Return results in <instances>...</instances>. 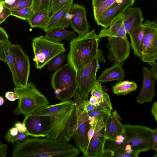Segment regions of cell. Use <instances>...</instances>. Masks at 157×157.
I'll return each mask as SVG.
<instances>
[{
	"label": "cell",
	"instance_id": "ab89813d",
	"mask_svg": "<svg viewBox=\"0 0 157 157\" xmlns=\"http://www.w3.org/2000/svg\"><path fill=\"white\" fill-rule=\"evenodd\" d=\"M10 15H11L10 10L8 7L4 6L3 10L0 13V24L4 21Z\"/></svg>",
	"mask_w": 157,
	"mask_h": 157
},
{
	"label": "cell",
	"instance_id": "9a60e30c",
	"mask_svg": "<svg viewBox=\"0 0 157 157\" xmlns=\"http://www.w3.org/2000/svg\"><path fill=\"white\" fill-rule=\"evenodd\" d=\"M70 12L72 15L70 25L74 31L78 35L88 33L90 26L86 17L87 11L84 6L73 3Z\"/></svg>",
	"mask_w": 157,
	"mask_h": 157
},
{
	"label": "cell",
	"instance_id": "cb8c5ba5",
	"mask_svg": "<svg viewBox=\"0 0 157 157\" xmlns=\"http://www.w3.org/2000/svg\"><path fill=\"white\" fill-rule=\"evenodd\" d=\"M75 105L74 100H69L52 105H47L40 109L33 114L47 116L68 109Z\"/></svg>",
	"mask_w": 157,
	"mask_h": 157
},
{
	"label": "cell",
	"instance_id": "ee69618b",
	"mask_svg": "<svg viewBox=\"0 0 157 157\" xmlns=\"http://www.w3.org/2000/svg\"><path fill=\"white\" fill-rule=\"evenodd\" d=\"M0 60L7 64L6 57L2 41H0Z\"/></svg>",
	"mask_w": 157,
	"mask_h": 157
},
{
	"label": "cell",
	"instance_id": "11a10c76",
	"mask_svg": "<svg viewBox=\"0 0 157 157\" xmlns=\"http://www.w3.org/2000/svg\"><path fill=\"white\" fill-rule=\"evenodd\" d=\"M95 121V118L92 117L91 119L89 121V124L91 127L93 126Z\"/></svg>",
	"mask_w": 157,
	"mask_h": 157
},
{
	"label": "cell",
	"instance_id": "7402d4cb",
	"mask_svg": "<svg viewBox=\"0 0 157 157\" xmlns=\"http://www.w3.org/2000/svg\"><path fill=\"white\" fill-rule=\"evenodd\" d=\"M131 39V45L134 55L141 58L144 36V28L142 25L128 33Z\"/></svg>",
	"mask_w": 157,
	"mask_h": 157
},
{
	"label": "cell",
	"instance_id": "8d00e7d4",
	"mask_svg": "<svg viewBox=\"0 0 157 157\" xmlns=\"http://www.w3.org/2000/svg\"><path fill=\"white\" fill-rule=\"evenodd\" d=\"M28 136H29L26 132H19L17 135L15 136H12L6 133L5 136V139L7 142L13 144L25 140Z\"/></svg>",
	"mask_w": 157,
	"mask_h": 157
},
{
	"label": "cell",
	"instance_id": "c3c4849f",
	"mask_svg": "<svg viewBox=\"0 0 157 157\" xmlns=\"http://www.w3.org/2000/svg\"><path fill=\"white\" fill-rule=\"evenodd\" d=\"M151 112L155 121L157 122V102H154L151 109Z\"/></svg>",
	"mask_w": 157,
	"mask_h": 157
},
{
	"label": "cell",
	"instance_id": "7a4b0ae2",
	"mask_svg": "<svg viewBox=\"0 0 157 157\" xmlns=\"http://www.w3.org/2000/svg\"><path fill=\"white\" fill-rule=\"evenodd\" d=\"M100 39L94 29L71 40L67 62L76 73L90 62L101 51L98 48Z\"/></svg>",
	"mask_w": 157,
	"mask_h": 157
},
{
	"label": "cell",
	"instance_id": "f546056e",
	"mask_svg": "<svg viewBox=\"0 0 157 157\" xmlns=\"http://www.w3.org/2000/svg\"><path fill=\"white\" fill-rule=\"evenodd\" d=\"M10 10L11 15L27 21L29 20L33 13L32 6L18 9L11 10Z\"/></svg>",
	"mask_w": 157,
	"mask_h": 157
},
{
	"label": "cell",
	"instance_id": "8fae6325",
	"mask_svg": "<svg viewBox=\"0 0 157 157\" xmlns=\"http://www.w3.org/2000/svg\"><path fill=\"white\" fill-rule=\"evenodd\" d=\"M143 25L144 36L141 59L143 62L147 63L152 67H157V22L147 20Z\"/></svg>",
	"mask_w": 157,
	"mask_h": 157
},
{
	"label": "cell",
	"instance_id": "5bb4252c",
	"mask_svg": "<svg viewBox=\"0 0 157 157\" xmlns=\"http://www.w3.org/2000/svg\"><path fill=\"white\" fill-rule=\"evenodd\" d=\"M143 80L140 93L136 102L141 105L146 102H151L155 96V84L157 79L151 69L145 67H143Z\"/></svg>",
	"mask_w": 157,
	"mask_h": 157
},
{
	"label": "cell",
	"instance_id": "60d3db41",
	"mask_svg": "<svg viewBox=\"0 0 157 157\" xmlns=\"http://www.w3.org/2000/svg\"><path fill=\"white\" fill-rule=\"evenodd\" d=\"M151 136L152 139L153 144L151 147V149L155 151L157 153V129L155 128L152 129L151 131Z\"/></svg>",
	"mask_w": 157,
	"mask_h": 157
},
{
	"label": "cell",
	"instance_id": "d4e9b609",
	"mask_svg": "<svg viewBox=\"0 0 157 157\" xmlns=\"http://www.w3.org/2000/svg\"><path fill=\"white\" fill-rule=\"evenodd\" d=\"M6 54L8 64L11 72L13 80L15 87H21L15 70L11 52L12 44L8 39L2 41Z\"/></svg>",
	"mask_w": 157,
	"mask_h": 157
},
{
	"label": "cell",
	"instance_id": "e0dca14e",
	"mask_svg": "<svg viewBox=\"0 0 157 157\" xmlns=\"http://www.w3.org/2000/svg\"><path fill=\"white\" fill-rule=\"evenodd\" d=\"M74 0H69L62 6L52 13L43 29L45 33L52 29L60 28H67L70 25V21L66 17L69 12Z\"/></svg>",
	"mask_w": 157,
	"mask_h": 157
},
{
	"label": "cell",
	"instance_id": "9c48e42d",
	"mask_svg": "<svg viewBox=\"0 0 157 157\" xmlns=\"http://www.w3.org/2000/svg\"><path fill=\"white\" fill-rule=\"evenodd\" d=\"M73 98L75 105L77 125L76 131L72 138L74 139L77 147L83 153L89 143L87 133L91 127L88 119L89 116L84 109L83 100L78 91Z\"/></svg>",
	"mask_w": 157,
	"mask_h": 157
},
{
	"label": "cell",
	"instance_id": "74e56055",
	"mask_svg": "<svg viewBox=\"0 0 157 157\" xmlns=\"http://www.w3.org/2000/svg\"><path fill=\"white\" fill-rule=\"evenodd\" d=\"M69 0H52L50 12L53 13L59 9Z\"/></svg>",
	"mask_w": 157,
	"mask_h": 157
},
{
	"label": "cell",
	"instance_id": "3957f363",
	"mask_svg": "<svg viewBox=\"0 0 157 157\" xmlns=\"http://www.w3.org/2000/svg\"><path fill=\"white\" fill-rule=\"evenodd\" d=\"M13 91L19 97L18 105L14 111L16 115L23 114L26 117L49 104L46 97L39 90L33 82H28L23 86L15 87Z\"/></svg>",
	"mask_w": 157,
	"mask_h": 157
},
{
	"label": "cell",
	"instance_id": "6f0895ef",
	"mask_svg": "<svg viewBox=\"0 0 157 157\" xmlns=\"http://www.w3.org/2000/svg\"><path fill=\"white\" fill-rule=\"evenodd\" d=\"M4 8V6L2 2H0V13L2 12Z\"/></svg>",
	"mask_w": 157,
	"mask_h": 157
},
{
	"label": "cell",
	"instance_id": "9f6ffc18",
	"mask_svg": "<svg viewBox=\"0 0 157 157\" xmlns=\"http://www.w3.org/2000/svg\"><path fill=\"white\" fill-rule=\"evenodd\" d=\"M4 102V100L3 98L0 96V106L2 105Z\"/></svg>",
	"mask_w": 157,
	"mask_h": 157
},
{
	"label": "cell",
	"instance_id": "f1b7e54d",
	"mask_svg": "<svg viewBox=\"0 0 157 157\" xmlns=\"http://www.w3.org/2000/svg\"><path fill=\"white\" fill-rule=\"evenodd\" d=\"M60 54L54 58L48 64L49 71H56L60 68L67 58L66 54Z\"/></svg>",
	"mask_w": 157,
	"mask_h": 157
},
{
	"label": "cell",
	"instance_id": "ba28073f",
	"mask_svg": "<svg viewBox=\"0 0 157 157\" xmlns=\"http://www.w3.org/2000/svg\"><path fill=\"white\" fill-rule=\"evenodd\" d=\"M75 110V105L68 109L49 116L51 123L46 137L64 143L71 138L70 135V124Z\"/></svg>",
	"mask_w": 157,
	"mask_h": 157
},
{
	"label": "cell",
	"instance_id": "7c38bea8",
	"mask_svg": "<svg viewBox=\"0 0 157 157\" xmlns=\"http://www.w3.org/2000/svg\"><path fill=\"white\" fill-rule=\"evenodd\" d=\"M11 52L16 73L21 86L28 83L30 72L29 57L22 48L17 44H13Z\"/></svg>",
	"mask_w": 157,
	"mask_h": 157
},
{
	"label": "cell",
	"instance_id": "f6af8a7d",
	"mask_svg": "<svg viewBox=\"0 0 157 157\" xmlns=\"http://www.w3.org/2000/svg\"><path fill=\"white\" fill-rule=\"evenodd\" d=\"M14 127L17 129L19 132L24 133L26 131V128L23 123L17 122L15 123Z\"/></svg>",
	"mask_w": 157,
	"mask_h": 157
},
{
	"label": "cell",
	"instance_id": "30bf717a",
	"mask_svg": "<svg viewBox=\"0 0 157 157\" xmlns=\"http://www.w3.org/2000/svg\"><path fill=\"white\" fill-rule=\"evenodd\" d=\"M107 46L109 59L122 65L129 55L131 46L123 24L115 35L108 37Z\"/></svg>",
	"mask_w": 157,
	"mask_h": 157
},
{
	"label": "cell",
	"instance_id": "f5cc1de1",
	"mask_svg": "<svg viewBox=\"0 0 157 157\" xmlns=\"http://www.w3.org/2000/svg\"><path fill=\"white\" fill-rule=\"evenodd\" d=\"M89 102V103L94 105H97L98 104V102L97 98L92 95L90 98Z\"/></svg>",
	"mask_w": 157,
	"mask_h": 157
},
{
	"label": "cell",
	"instance_id": "1f68e13d",
	"mask_svg": "<svg viewBox=\"0 0 157 157\" xmlns=\"http://www.w3.org/2000/svg\"><path fill=\"white\" fill-rule=\"evenodd\" d=\"M116 0H107L97 7L93 8V13L95 21L116 2Z\"/></svg>",
	"mask_w": 157,
	"mask_h": 157
},
{
	"label": "cell",
	"instance_id": "bcb514c9",
	"mask_svg": "<svg viewBox=\"0 0 157 157\" xmlns=\"http://www.w3.org/2000/svg\"><path fill=\"white\" fill-rule=\"evenodd\" d=\"M83 103L84 109L87 112L95 109L97 106V105H94L89 103L88 100L83 101Z\"/></svg>",
	"mask_w": 157,
	"mask_h": 157
},
{
	"label": "cell",
	"instance_id": "603a6c76",
	"mask_svg": "<svg viewBox=\"0 0 157 157\" xmlns=\"http://www.w3.org/2000/svg\"><path fill=\"white\" fill-rule=\"evenodd\" d=\"M65 28H60L53 29L46 33L44 36L52 41L61 43L63 40H72L76 37L75 31L66 30Z\"/></svg>",
	"mask_w": 157,
	"mask_h": 157
},
{
	"label": "cell",
	"instance_id": "d6986e66",
	"mask_svg": "<svg viewBox=\"0 0 157 157\" xmlns=\"http://www.w3.org/2000/svg\"><path fill=\"white\" fill-rule=\"evenodd\" d=\"M106 139L105 134L94 132V136L89 143L85 151L82 153V156L102 157L104 154V144Z\"/></svg>",
	"mask_w": 157,
	"mask_h": 157
},
{
	"label": "cell",
	"instance_id": "e575fe53",
	"mask_svg": "<svg viewBox=\"0 0 157 157\" xmlns=\"http://www.w3.org/2000/svg\"><path fill=\"white\" fill-rule=\"evenodd\" d=\"M111 113V112L105 110L98 105H97V106L95 109L88 112L89 116L94 117L98 119L105 116L110 115Z\"/></svg>",
	"mask_w": 157,
	"mask_h": 157
},
{
	"label": "cell",
	"instance_id": "836d02e7",
	"mask_svg": "<svg viewBox=\"0 0 157 157\" xmlns=\"http://www.w3.org/2000/svg\"><path fill=\"white\" fill-rule=\"evenodd\" d=\"M90 92L91 95L97 98L98 104L101 101L105 92L102 89L101 82H99L98 80H97L94 86Z\"/></svg>",
	"mask_w": 157,
	"mask_h": 157
},
{
	"label": "cell",
	"instance_id": "ac0fdd59",
	"mask_svg": "<svg viewBox=\"0 0 157 157\" xmlns=\"http://www.w3.org/2000/svg\"><path fill=\"white\" fill-rule=\"evenodd\" d=\"M123 14V25L126 34L143 24L144 19L140 7H129Z\"/></svg>",
	"mask_w": 157,
	"mask_h": 157
},
{
	"label": "cell",
	"instance_id": "52a82bcc",
	"mask_svg": "<svg viewBox=\"0 0 157 157\" xmlns=\"http://www.w3.org/2000/svg\"><path fill=\"white\" fill-rule=\"evenodd\" d=\"M99 62H105L101 50L90 62L76 73L78 92L83 101L88 100L89 94L97 81L96 75L100 68Z\"/></svg>",
	"mask_w": 157,
	"mask_h": 157
},
{
	"label": "cell",
	"instance_id": "f907efd6",
	"mask_svg": "<svg viewBox=\"0 0 157 157\" xmlns=\"http://www.w3.org/2000/svg\"><path fill=\"white\" fill-rule=\"evenodd\" d=\"M19 132L17 129L15 127H13L7 131V134L12 136H15L17 135Z\"/></svg>",
	"mask_w": 157,
	"mask_h": 157
},
{
	"label": "cell",
	"instance_id": "6da1fadb",
	"mask_svg": "<svg viewBox=\"0 0 157 157\" xmlns=\"http://www.w3.org/2000/svg\"><path fill=\"white\" fill-rule=\"evenodd\" d=\"M79 149L67 143L47 137L32 138L13 144L12 157H76Z\"/></svg>",
	"mask_w": 157,
	"mask_h": 157
},
{
	"label": "cell",
	"instance_id": "8992f818",
	"mask_svg": "<svg viewBox=\"0 0 157 157\" xmlns=\"http://www.w3.org/2000/svg\"><path fill=\"white\" fill-rule=\"evenodd\" d=\"M32 45L33 60L37 69L44 67L55 57L66 51L63 44L52 41L42 36L33 38Z\"/></svg>",
	"mask_w": 157,
	"mask_h": 157
},
{
	"label": "cell",
	"instance_id": "680465c9",
	"mask_svg": "<svg viewBox=\"0 0 157 157\" xmlns=\"http://www.w3.org/2000/svg\"><path fill=\"white\" fill-rule=\"evenodd\" d=\"M3 2V0H0V2Z\"/></svg>",
	"mask_w": 157,
	"mask_h": 157
},
{
	"label": "cell",
	"instance_id": "484cf974",
	"mask_svg": "<svg viewBox=\"0 0 157 157\" xmlns=\"http://www.w3.org/2000/svg\"><path fill=\"white\" fill-rule=\"evenodd\" d=\"M50 13L49 10H46L33 12L27 21L32 28L43 29L49 19Z\"/></svg>",
	"mask_w": 157,
	"mask_h": 157
},
{
	"label": "cell",
	"instance_id": "db71d44e",
	"mask_svg": "<svg viewBox=\"0 0 157 157\" xmlns=\"http://www.w3.org/2000/svg\"><path fill=\"white\" fill-rule=\"evenodd\" d=\"M16 0H5L2 2V3L5 6L11 5L13 4Z\"/></svg>",
	"mask_w": 157,
	"mask_h": 157
},
{
	"label": "cell",
	"instance_id": "d590c367",
	"mask_svg": "<svg viewBox=\"0 0 157 157\" xmlns=\"http://www.w3.org/2000/svg\"><path fill=\"white\" fill-rule=\"evenodd\" d=\"M97 105L109 112H111L113 110L112 105L109 96L105 92L103 94L101 101Z\"/></svg>",
	"mask_w": 157,
	"mask_h": 157
},
{
	"label": "cell",
	"instance_id": "44dd1931",
	"mask_svg": "<svg viewBox=\"0 0 157 157\" xmlns=\"http://www.w3.org/2000/svg\"><path fill=\"white\" fill-rule=\"evenodd\" d=\"M125 77L124 69L122 65L115 63L112 67L103 71L98 78L100 82L112 81L119 82L123 80Z\"/></svg>",
	"mask_w": 157,
	"mask_h": 157
},
{
	"label": "cell",
	"instance_id": "ffe728a7",
	"mask_svg": "<svg viewBox=\"0 0 157 157\" xmlns=\"http://www.w3.org/2000/svg\"><path fill=\"white\" fill-rule=\"evenodd\" d=\"M121 119L116 110L108 116L106 124V139L113 140L117 136L124 133V129Z\"/></svg>",
	"mask_w": 157,
	"mask_h": 157
},
{
	"label": "cell",
	"instance_id": "4dcf8cb0",
	"mask_svg": "<svg viewBox=\"0 0 157 157\" xmlns=\"http://www.w3.org/2000/svg\"><path fill=\"white\" fill-rule=\"evenodd\" d=\"M52 0H33L32 6L33 12L44 10H49Z\"/></svg>",
	"mask_w": 157,
	"mask_h": 157
},
{
	"label": "cell",
	"instance_id": "277c9868",
	"mask_svg": "<svg viewBox=\"0 0 157 157\" xmlns=\"http://www.w3.org/2000/svg\"><path fill=\"white\" fill-rule=\"evenodd\" d=\"M124 139L121 144L104 149V153L109 151L124 150L126 145H130L133 150L142 152L151 149L153 144L152 129L144 125L123 124Z\"/></svg>",
	"mask_w": 157,
	"mask_h": 157
},
{
	"label": "cell",
	"instance_id": "d6a6232c",
	"mask_svg": "<svg viewBox=\"0 0 157 157\" xmlns=\"http://www.w3.org/2000/svg\"><path fill=\"white\" fill-rule=\"evenodd\" d=\"M32 4L33 0H16L11 5L4 6L11 10L31 7Z\"/></svg>",
	"mask_w": 157,
	"mask_h": 157
},
{
	"label": "cell",
	"instance_id": "4316f807",
	"mask_svg": "<svg viewBox=\"0 0 157 157\" xmlns=\"http://www.w3.org/2000/svg\"><path fill=\"white\" fill-rule=\"evenodd\" d=\"M123 13L119 15L111 22L109 28H104L101 30L98 35L101 38L102 37L112 36L115 35L123 24Z\"/></svg>",
	"mask_w": 157,
	"mask_h": 157
},
{
	"label": "cell",
	"instance_id": "816d5d0a",
	"mask_svg": "<svg viewBox=\"0 0 157 157\" xmlns=\"http://www.w3.org/2000/svg\"><path fill=\"white\" fill-rule=\"evenodd\" d=\"M107 0H92V6L93 8L96 7Z\"/></svg>",
	"mask_w": 157,
	"mask_h": 157
},
{
	"label": "cell",
	"instance_id": "91938a15",
	"mask_svg": "<svg viewBox=\"0 0 157 157\" xmlns=\"http://www.w3.org/2000/svg\"><path fill=\"white\" fill-rule=\"evenodd\" d=\"M5 0H3V1H4Z\"/></svg>",
	"mask_w": 157,
	"mask_h": 157
},
{
	"label": "cell",
	"instance_id": "681fc988",
	"mask_svg": "<svg viewBox=\"0 0 157 157\" xmlns=\"http://www.w3.org/2000/svg\"><path fill=\"white\" fill-rule=\"evenodd\" d=\"M94 128L95 126L94 124L93 126L90 127L88 132L87 138L89 141V143L94 136Z\"/></svg>",
	"mask_w": 157,
	"mask_h": 157
},
{
	"label": "cell",
	"instance_id": "f35d334b",
	"mask_svg": "<svg viewBox=\"0 0 157 157\" xmlns=\"http://www.w3.org/2000/svg\"><path fill=\"white\" fill-rule=\"evenodd\" d=\"M77 125V117L75 109L70 124L69 133L71 138L76 131Z\"/></svg>",
	"mask_w": 157,
	"mask_h": 157
},
{
	"label": "cell",
	"instance_id": "2e32d148",
	"mask_svg": "<svg viewBox=\"0 0 157 157\" xmlns=\"http://www.w3.org/2000/svg\"><path fill=\"white\" fill-rule=\"evenodd\" d=\"M135 1V0H123L121 3L115 2L97 18L96 22L98 25L108 28L113 19L131 7Z\"/></svg>",
	"mask_w": 157,
	"mask_h": 157
},
{
	"label": "cell",
	"instance_id": "7dc6e473",
	"mask_svg": "<svg viewBox=\"0 0 157 157\" xmlns=\"http://www.w3.org/2000/svg\"><path fill=\"white\" fill-rule=\"evenodd\" d=\"M9 36L5 30L0 27V41L8 39Z\"/></svg>",
	"mask_w": 157,
	"mask_h": 157
},
{
	"label": "cell",
	"instance_id": "7bdbcfd3",
	"mask_svg": "<svg viewBox=\"0 0 157 157\" xmlns=\"http://www.w3.org/2000/svg\"><path fill=\"white\" fill-rule=\"evenodd\" d=\"M8 145L2 143L0 140V157H5L7 154Z\"/></svg>",
	"mask_w": 157,
	"mask_h": 157
},
{
	"label": "cell",
	"instance_id": "5b68a950",
	"mask_svg": "<svg viewBox=\"0 0 157 157\" xmlns=\"http://www.w3.org/2000/svg\"><path fill=\"white\" fill-rule=\"evenodd\" d=\"M76 72L68 63L62 66L52 75L51 84L56 98L61 101L71 100L78 91Z\"/></svg>",
	"mask_w": 157,
	"mask_h": 157
},
{
	"label": "cell",
	"instance_id": "4fadbf2b",
	"mask_svg": "<svg viewBox=\"0 0 157 157\" xmlns=\"http://www.w3.org/2000/svg\"><path fill=\"white\" fill-rule=\"evenodd\" d=\"M22 123L29 136L35 138L44 137H46L49 129L51 119L49 116L33 114L25 117Z\"/></svg>",
	"mask_w": 157,
	"mask_h": 157
},
{
	"label": "cell",
	"instance_id": "b9f144b4",
	"mask_svg": "<svg viewBox=\"0 0 157 157\" xmlns=\"http://www.w3.org/2000/svg\"><path fill=\"white\" fill-rule=\"evenodd\" d=\"M6 98L9 100L13 101L17 99H19V96L14 92L8 91L5 93Z\"/></svg>",
	"mask_w": 157,
	"mask_h": 157
},
{
	"label": "cell",
	"instance_id": "83f0119b",
	"mask_svg": "<svg viewBox=\"0 0 157 157\" xmlns=\"http://www.w3.org/2000/svg\"><path fill=\"white\" fill-rule=\"evenodd\" d=\"M137 87V84L133 81H122L113 86L112 90L114 94L125 95L136 90Z\"/></svg>",
	"mask_w": 157,
	"mask_h": 157
}]
</instances>
